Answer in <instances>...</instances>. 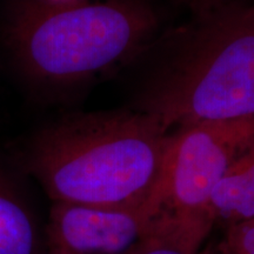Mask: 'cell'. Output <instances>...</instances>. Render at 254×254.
Returning a JSON list of instances; mask_svg holds the SVG:
<instances>
[{
    "label": "cell",
    "instance_id": "9c48e42d",
    "mask_svg": "<svg viewBox=\"0 0 254 254\" xmlns=\"http://www.w3.org/2000/svg\"><path fill=\"white\" fill-rule=\"evenodd\" d=\"M217 249L221 254H254V218L226 227Z\"/></svg>",
    "mask_w": 254,
    "mask_h": 254
},
{
    "label": "cell",
    "instance_id": "5b68a950",
    "mask_svg": "<svg viewBox=\"0 0 254 254\" xmlns=\"http://www.w3.org/2000/svg\"><path fill=\"white\" fill-rule=\"evenodd\" d=\"M148 201L133 207L53 202L45 230L47 254H133L155 226Z\"/></svg>",
    "mask_w": 254,
    "mask_h": 254
},
{
    "label": "cell",
    "instance_id": "8992f818",
    "mask_svg": "<svg viewBox=\"0 0 254 254\" xmlns=\"http://www.w3.org/2000/svg\"><path fill=\"white\" fill-rule=\"evenodd\" d=\"M44 249L26 195L12 174L0 167V254H44Z\"/></svg>",
    "mask_w": 254,
    "mask_h": 254
},
{
    "label": "cell",
    "instance_id": "3957f363",
    "mask_svg": "<svg viewBox=\"0 0 254 254\" xmlns=\"http://www.w3.org/2000/svg\"><path fill=\"white\" fill-rule=\"evenodd\" d=\"M144 112L168 129L254 118V7L202 25L145 97Z\"/></svg>",
    "mask_w": 254,
    "mask_h": 254
},
{
    "label": "cell",
    "instance_id": "7a4b0ae2",
    "mask_svg": "<svg viewBox=\"0 0 254 254\" xmlns=\"http://www.w3.org/2000/svg\"><path fill=\"white\" fill-rule=\"evenodd\" d=\"M157 26L153 8L140 0H13L4 39L30 84L67 88L125 62Z\"/></svg>",
    "mask_w": 254,
    "mask_h": 254
},
{
    "label": "cell",
    "instance_id": "277c9868",
    "mask_svg": "<svg viewBox=\"0 0 254 254\" xmlns=\"http://www.w3.org/2000/svg\"><path fill=\"white\" fill-rule=\"evenodd\" d=\"M254 147V118L201 122L170 133L164 164L148 199L155 218L204 240L213 226L208 204L230 167Z\"/></svg>",
    "mask_w": 254,
    "mask_h": 254
},
{
    "label": "cell",
    "instance_id": "6da1fadb",
    "mask_svg": "<svg viewBox=\"0 0 254 254\" xmlns=\"http://www.w3.org/2000/svg\"><path fill=\"white\" fill-rule=\"evenodd\" d=\"M170 129L151 114H73L40 129L20 165L53 202L133 207L155 189Z\"/></svg>",
    "mask_w": 254,
    "mask_h": 254
},
{
    "label": "cell",
    "instance_id": "ba28073f",
    "mask_svg": "<svg viewBox=\"0 0 254 254\" xmlns=\"http://www.w3.org/2000/svg\"><path fill=\"white\" fill-rule=\"evenodd\" d=\"M201 243L176 225L157 220L153 232L133 254H199Z\"/></svg>",
    "mask_w": 254,
    "mask_h": 254
},
{
    "label": "cell",
    "instance_id": "52a82bcc",
    "mask_svg": "<svg viewBox=\"0 0 254 254\" xmlns=\"http://www.w3.org/2000/svg\"><path fill=\"white\" fill-rule=\"evenodd\" d=\"M208 212L225 227L254 218V147L230 167L212 192Z\"/></svg>",
    "mask_w": 254,
    "mask_h": 254
}]
</instances>
